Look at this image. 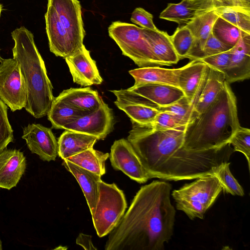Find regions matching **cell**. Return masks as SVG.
Returning a JSON list of instances; mask_svg holds the SVG:
<instances>
[{
	"label": "cell",
	"mask_w": 250,
	"mask_h": 250,
	"mask_svg": "<svg viewBox=\"0 0 250 250\" xmlns=\"http://www.w3.org/2000/svg\"><path fill=\"white\" fill-rule=\"evenodd\" d=\"M171 185L153 181L142 186L119 224L108 234L105 250H163L171 238L176 210Z\"/></svg>",
	"instance_id": "obj_2"
},
{
	"label": "cell",
	"mask_w": 250,
	"mask_h": 250,
	"mask_svg": "<svg viewBox=\"0 0 250 250\" xmlns=\"http://www.w3.org/2000/svg\"><path fill=\"white\" fill-rule=\"evenodd\" d=\"M44 17L50 51L55 56L64 59L74 54L76 51L67 32L56 10L48 2Z\"/></svg>",
	"instance_id": "obj_15"
},
{
	"label": "cell",
	"mask_w": 250,
	"mask_h": 250,
	"mask_svg": "<svg viewBox=\"0 0 250 250\" xmlns=\"http://www.w3.org/2000/svg\"><path fill=\"white\" fill-rule=\"evenodd\" d=\"M142 32L152 53L164 66L176 64L180 61L167 32L142 28Z\"/></svg>",
	"instance_id": "obj_21"
},
{
	"label": "cell",
	"mask_w": 250,
	"mask_h": 250,
	"mask_svg": "<svg viewBox=\"0 0 250 250\" xmlns=\"http://www.w3.org/2000/svg\"><path fill=\"white\" fill-rule=\"evenodd\" d=\"M127 203L123 190L114 183L100 184L99 197L94 213L93 224L100 237L108 234L119 224L124 216Z\"/></svg>",
	"instance_id": "obj_7"
},
{
	"label": "cell",
	"mask_w": 250,
	"mask_h": 250,
	"mask_svg": "<svg viewBox=\"0 0 250 250\" xmlns=\"http://www.w3.org/2000/svg\"><path fill=\"white\" fill-rule=\"evenodd\" d=\"M109 155L92 147L65 160L102 176L105 173V162Z\"/></svg>",
	"instance_id": "obj_27"
},
{
	"label": "cell",
	"mask_w": 250,
	"mask_h": 250,
	"mask_svg": "<svg viewBox=\"0 0 250 250\" xmlns=\"http://www.w3.org/2000/svg\"><path fill=\"white\" fill-rule=\"evenodd\" d=\"M225 82L223 73L208 66L205 83L192 115L200 113L206 109L220 93Z\"/></svg>",
	"instance_id": "obj_25"
},
{
	"label": "cell",
	"mask_w": 250,
	"mask_h": 250,
	"mask_svg": "<svg viewBox=\"0 0 250 250\" xmlns=\"http://www.w3.org/2000/svg\"><path fill=\"white\" fill-rule=\"evenodd\" d=\"M233 146L234 151L242 153L248 161L250 169V130L240 126L230 138L229 142Z\"/></svg>",
	"instance_id": "obj_35"
},
{
	"label": "cell",
	"mask_w": 250,
	"mask_h": 250,
	"mask_svg": "<svg viewBox=\"0 0 250 250\" xmlns=\"http://www.w3.org/2000/svg\"><path fill=\"white\" fill-rule=\"evenodd\" d=\"M196 16L195 10L190 7L188 0H182L178 3H168L160 13L159 18L179 24H187Z\"/></svg>",
	"instance_id": "obj_29"
},
{
	"label": "cell",
	"mask_w": 250,
	"mask_h": 250,
	"mask_svg": "<svg viewBox=\"0 0 250 250\" xmlns=\"http://www.w3.org/2000/svg\"><path fill=\"white\" fill-rule=\"evenodd\" d=\"M58 97L85 114L97 109L104 102L97 91L90 87L64 90Z\"/></svg>",
	"instance_id": "obj_24"
},
{
	"label": "cell",
	"mask_w": 250,
	"mask_h": 250,
	"mask_svg": "<svg viewBox=\"0 0 250 250\" xmlns=\"http://www.w3.org/2000/svg\"><path fill=\"white\" fill-rule=\"evenodd\" d=\"M170 37L180 60L186 58L193 41V38L190 30L186 25L178 27Z\"/></svg>",
	"instance_id": "obj_34"
},
{
	"label": "cell",
	"mask_w": 250,
	"mask_h": 250,
	"mask_svg": "<svg viewBox=\"0 0 250 250\" xmlns=\"http://www.w3.org/2000/svg\"><path fill=\"white\" fill-rule=\"evenodd\" d=\"M116 97L121 100L165 106L185 96L179 87L159 83L133 85L125 89L116 90Z\"/></svg>",
	"instance_id": "obj_9"
},
{
	"label": "cell",
	"mask_w": 250,
	"mask_h": 250,
	"mask_svg": "<svg viewBox=\"0 0 250 250\" xmlns=\"http://www.w3.org/2000/svg\"><path fill=\"white\" fill-rule=\"evenodd\" d=\"M2 9V5L0 3V18L1 15V12Z\"/></svg>",
	"instance_id": "obj_43"
},
{
	"label": "cell",
	"mask_w": 250,
	"mask_h": 250,
	"mask_svg": "<svg viewBox=\"0 0 250 250\" xmlns=\"http://www.w3.org/2000/svg\"><path fill=\"white\" fill-rule=\"evenodd\" d=\"M229 83L250 78V34H244L232 48L228 65L224 72Z\"/></svg>",
	"instance_id": "obj_16"
},
{
	"label": "cell",
	"mask_w": 250,
	"mask_h": 250,
	"mask_svg": "<svg viewBox=\"0 0 250 250\" xmlns=\"http://www.w3.org/2000/svg\"><path fill=\"white\" fill-rule=\"evenodd\" d=\"M114 124L112 109L103 102L97 109L65 125L63 129L92 135L99 140L113 130Z\"/></svg>",
	"instance_id": "obj_11"
},
{
	"label": "cell",
	"mask_w": 250,
	"mask_h": 250,
	"mask_svg": "<svg viewBox=\"0 0 250 250\" xmlns=\"http://www.w3.org/2000/svg\"><path fill=\"white\" fill-rule=\"evenodd\" d=\"M2 249V244H1V241L0 239V250H1Z\"/></svg>",
	"instance_id": "obj_44"
},
{
	"label": "cell",
	"mask_w": 250,
	"mask_h": 250,
	"mask_svg": "<svg viewBox=\"0 0 250 250\" xmlns=\"http://www.w3.org/2000/svg\"><path fill=\"white\" fill-rule=\"evenodd\" d=\"M186 127L156 129L146 126L132 134L129 142L150 178L179 181L214 175L234 152L229 143L202 150L185 148Z\"/></svg>",
	"instance_id": "obj_1"
},
{
	"label": "cell",
	"mask_w": 250,
	"mask_h": 250,
	"mask_svg": "<svg viewBox=\"0 0 250 250\" xmlns=\"http://www.w3.org/2000/svg\"><path fill=\"white\" fill-rule=\"evenodd\" d=\"M218 17L215 12L212 10L196 16L186 24L193 38L192 46L186 58L190 60L199 58L211 32L213 25Z\"/></svg>",
	"instance_id": "obj_20"
},
{
	"label": "cell",
	"mask_w": 250,
	"mask_h": 250,
	"mask_svg": "<svg viewBox=\"0 0 250 250\" xmlns=\"http://www.w3.org/2000/svg\"><path fill=\"white\" fill-rule=\"evenodd\" d=\"M153 15L142 7H137L132 12L130 21L142 28L156 30L153 21Z\"/></svg>",
	"instance_id": "obj_41"
},
{
	"label": "cell",
	"mask_w": 250,
	"mask_h": 250,
	"mask_svg": "<svg viewBox=\"0 0 250 250\" xmlns=\"http://www.w3.org/2000/svg\"><path fill=\"white\" fill-rule=\"evenodd\" d=\"M188 122L171 113L160 111L154 121L148 125L157 129H173L187 125Z\"/></svg>",
	"instance_id": "obj_38"
},
{
	"label": "cell",
	"mask_w": 250,
	"mask_h": 250,
	"mask_svg": "<svg viewBox=\"0 0 250 250\" xmlns=\"http://www.w3.org/2000/svg\"><path fill=\"white\" fill-rule=\"evenodd\" d=\"M56 10L70 42L76 51L83 44L85 35L78 0H48Z\"/></svg>",
	"instance_id": "obj_12"
},
{
	"label": "cell",
	"mask_w": 250,
	"mask_h": 250,
	"mask_svg": "<svg viewBox=\"0 0 250 250\" xmlns=\"http://www.w3.org/2000/svg\"><path fill=\"white\" fill-rule=\"evenodd\" d=\"M22 138L31 153L37 154L42 160H55L58 142L51 128L39 124H29L23 128Z\"/></svg>",
	"instance_id": "obj_13"
},
{
	"label": "cell",
	"mask_w": 250,
	"mask_h": 250,
	"mask_svg": "<svg viewBox=\"0 0 250 250\" xmlns=\"http://www.w3.org/2000/svg\"><path fill=\"white\" fill-rule=\"evenodd\" d=\"M196 16L220 7H230L250 12V0H188Z\"/></svg>",
	"instance_id": "obj_30"
},
{
	"label": "cell",
	"mask_w": 250,
	"mask_h": 250,
	"mask_svg": "<svg viewBox=\"0 0 250 250\" xmlns=\"http://www.w3.org/2000/svg\"><path fill=\"white\" fill-rule=\"evenodd\" d=\"M76 178L85 197L91 215L94 213L99 197L101 176L64 159L62 163Z\"/></svg>",
	"instance_id": "obj_19"
},
{
	"label": "cell",
	"mask_w": 250,
	"mask_h": 250,
	"mask_svg": "<svg viewBox=\"0 0 250 250\" xmlns=\"http://www.w3.org/2000/svg\"><path fill=\"white\" fill-rule=\"evenodd\" d=\"M1 58H2L0 57V61L1 60Z\"/></svg>",
	"instance_id": "obj_45"
},
{
	"label": "cell",
	"mask_w": 250,
	"mask_h": 250,
	"mask_svg": "<svg viewBox=\"0 0 250 250\" xmlns=\"http://www.w3.org/2000/svg\"><path fill=\"white\" fill-rule=\"evenodd\" d=\"M178 189L173 190L171 195L176 208L184 212L190 219H203L206 211L212 206L222 187L214 175H208L196 179Z\"/></svg>",
	"instance_id": "obj_5"
},
{
	"label": "cell",
	"mask_w": 250,
	"mask_h": 250,
	"mask_svg": "<svg viewBox=\"0 0 250 250\" xmlns=\"http://www.w3.org/2000/svg\"><path fill=\"white\" fill-rule=\"evenodd\" d=\"M233 47L221 42L213 35L211 32L199 58L197 60L227 51Z\"/></svg>",
	"instance_id": "obj_40"
},
{
	"label": "cell",
	"mask_w": 250,
	"mask_h": 250,
	"mask_svg": "<svg viewBox=\"0 0 250 250\" xmlns=\"http://www.w3.org/2000/svg\"><path fill=\"white\" fill-rule=\"evenodd\" d=\"M7 105L0 99V152L14 140L13 130L8 118Z\"/></svg>",
	"instance_id": "obj_37"
},
{
	"label": "cell",
	"mask_w": 250,
	"mask_h": 250,
	"mask_svg": "<svg viewBox=\"0 0 250 250\" xmlns=\"http://www.w3.org/2000/svg\"><path fill=\"white\" fill-rule=\"evenodd\" d=\"M182 67L168 69L160 66L140 67L129 71L135 80L134 85L142 83H159L179 87V76Z\"/></svg>",
	"instance_id": "obj_22"
},
{
	"label": "cell",
	"mask_w": 250,
	"mask_h": 250,
	"mask_svg": "<svg viewBox=\"0 0 250 250\" xmlns=\"http://www.w3.org/2000/svg\"><path fill=\"white\" fill-rule=\"evenodd\" d=\"M240 126L236 98L226 81L211 104L201 113L192 115L186 127L183 146L194 150L221 147L229 142Z\"/></svg>",
	"instance_id": "obj_3"
},
{
	"label": "cell",
	"mask_w": 250,
	"mask_h": 250,
	"mask_svg": "<svg viewBox=\"0 0 250 250\" xmlns=\"http://www.w3.org/2000/svg\"><path fill=\"white\" fill-rule=\"evenodd\" d=\"M197 102L190 103L184 96L177 102L165 106H156L159 111H166L180 117L188 123L194 111Z\"/></svg>",
	"instance_id": "obj_36"
},
{
	"label": "cell",
	"mask_w": 250,
	"mask_h": 250,
	"mask_svg": "<svg viewBox=\"0 0 250 250\" xmlns=\"http://www.w3.org/2000/svg\"><path fill=\"white\" fill-rule=\"evenodd\" d=\"M213 11L220 17L243 32L250 34V12L230 7H220Z\"/></svg>",
	"instance_id": "obj_32"
},
{
	"label": "cell",
	"mask_w": 250,
	"mask_h": 250,
	"mask_svg": "<svg viewBox=\"0 0 250 250\" xmlns=\"http://www.w3.org/2000/svg\"><path fill=\"white\" fill-rule=\"evenodd\" d=\"M231 49L232 48L227 51L205 57L198 60L204 62L208 66L224 73L229 62Z\"/></svg>",
	"instance_id": "obj_39"
},
{
	"label": "cell",
	"mask_w": 250,
	"mask_h": 250,
	"mask_svg": "<svg viewBox=\"0 0 250 250\" xmlns=\"http://www.w3.org/2000/svg\"><path fill=\"white\" fill-rule=\"evenodd\" d=\"M109 157L116 170H121L131 179L145 183L150 178L130 142L125 139L114 141Z\"/></svg>",
	"instance_id": "obj_10"
},
{
	"label": "cell",
	"mask_w": 250,
	"mask_h": 250,
	"mask_svg": "<svg viewBox=\"0 0 250 250\" xmlns=\"http://www.w3.org/2000/svg\"><path fill=\"white\" fill-rule=\"evenodd\" d=\"M76 243L86 250H97L92 243L91 236L89 235L80 233L76 239Z\"/></svg>",
	"instance_id": "obj_42"
},
{
	"label": "cell",
	"mask_w": 250,
	"mask_h": 250,
	"mask_svg": "<svg viewBox=\"0 0 250 250\" xmlns=\"http://www.w3.org/2000/svg\"><path fill=\"white\" fill-rule=\"evenodd\" d=\"M211 32L221 42L232 47L246 33L220 17L215 21Z\"/></svg>",
	"instance_id": "obj_31"
},
{
	"label": "cell",
	"mask_w": 250,
	"mask_h": 250,
	"mask_svg": "<svg viewBox=\"0 0 250 250\" xmlns=\"http://www.w3.org/2000/svg\"><path fill=\"white\" fill-rule=\"evenodd\" d=\"M109 37L122 52L140 67L164 66L152 53L142 32L135 24L113 21L108 28Z\"/></svg>",
	"instance_id": "obj_6"
},
{
	"label": "cell",
	"mask_w": 250,
	"mask_h": 250,
	"mask_svg": "<svg viewBox=\"0 0 250 250\" xmlns=\"http://www.w3.org/2000/svg\"><path fill=\"white\" fill-rule=\"evenodd\" d=\"M84 115L86 114L57 97L54 98L46 115L53 128L63 129L65 125Z\"/></svg>",
	"instance_id": "obj_26"
},
{
	"label": "cell",
	"mask_w": 250,
	"mask_h": 250,
	"mask_svg": "<svg viewBox=\"0 0 250 250\" xmlns=\"http://www.w3.org/2000/svg\"><path fill=\"white\" fill-rule=\"evenodd\" d=\"M208 70V66L198 60H191L182 67L179 76V86L190 103L198 101Z\"/></svg>",
	"instance_id": "obj_17"
},
{
	"label": "cell",
	"mask_w": 250,
	"mask_h": 250,
	"mask_svg": "<svg viewBox=\"0 0 250 250\" xmlns=\"http://www.w3.org/2000/svg\"><path fill=\"white\" fill-rule=\"evenodd\" d=\"M65 60L74 83L82 86L99 85L103 83L96 62L84 44Z\"/></svg>",
	"instance_id": "obj_14"
},
{
	"label": "cell",
	"mask_w": 250,
	"mask_h": 250,
	"mask_svg": "<svg viewBox=\"0 0 250 250\" xmlns=\"http://www.w3.org/2000/svg\"><path fill=\"white\" fill-rule=\"evenodd\" d=\"M26 167V158L20 150L5 148L0 152V188L10 189L16 187Z\"/></svg>",
	"instance_id": "obj_18"
},
{
	"label": "cell",
	"mask_w": 250,
	"mask_h": 250,
	"mask_svg": "<svg viewBox=\"0 0 250 250\" xmlns=\"http://www.w3.org/2000/svg\"><path fill=\"white\" fill-rule=\"evenodd\" d=\"M0 99L14 112L25 108L27 90L18 61L14 59L0 61Z\"/></svg>",
	"instance_id": "obj_8"
},
{
	"label": "cell",
	"mask_w": 250,
	"mask_h": 250,
	"mask_svg": "<svg viewBox=\"0 0 250 250\" xmlns=\"http://www.w3.org/2000/svg\"><path fill=\"white\" fill-rule=\"evenodd\" d=\"M13 58L18 62L27 90L25 110L36 118L47 115L54 99L53 86L32 33L24 26L11 33Z\"/></svg>",
	"instance_id": "obj_4"
},
{
	"label": "cell",
	"mask_w": 250,
	"mask_h": 250,
	"mask_svg": "<svg viewBox=\"0 0 250 250\" xmlns=\"http://www.w3.org/2000/svg\"><path fill=\"white\" fill-rule=\"evenodd\" d=\"M230 163L222 164L216 170L214 175L219 181L223 190L232 195L243 196L244 190L232 174L229 169Z\"/></svg>",
	"instance_id": "obj_33"
},
{
	"label": "cell",
	"mask_w": 250,
	"mask_h": 250,
	"mask_svg": "<svg viewBox=\"0 0 250 250\" xmlns=\"http://www.w3.org/2000/svg\"><path fill=\"white\" fill-rule=\"evenodd\" d=\"M99 140L94 136L65 130L58 141V154L62 160L90 148Z\"/></svg>",
	"instance_id": "obj_23"
},
{
	"label": "cell",
	"mask_w": 250,
	"mask_h": 250,
	"mask_svg": "<svg viewBox=\"0 0 250 250\" xmlns=\"http://www.w3.org/2000/svg\"><path fill=\"white\" fill-rule=\"evenodd\" d=\"M115 104L124 111L131 122L145 125L152 123L159 113L156 105L146 104L116 100Z\"/></svg>",
	"instance_id": "obj_28"
}]
</instances>
